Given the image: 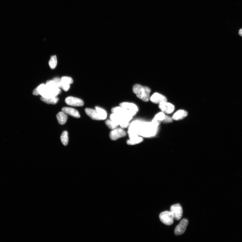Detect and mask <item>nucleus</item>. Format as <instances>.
Segmentation results:
<instances>
[{
    "instance_id": "nucleus-1",
    "label": "nucleus",
    "mask_w": 242,
    "mask_h": 242,
    "mask_svg": "<svg viewBox=\"0 0 242 242\" xmlns=\"http://www.w3.org/2000/svg\"><path fill=\"white\" fill-rule=\"evenodd\" d=\"M159 124L153 120L151 122H142L139 134L144 137H154L157 134Z\"/></svg>"
},
{
    "instance_id": "nucleus-2",
    "label": "nucleus",
    "mask_w": 242,
    "mask_h": 242,
    "mask_svg": "<svg viewBox=\"0 0 242 242\" xmlns=\"http://www.w3.org/2000/svg\"><path fill=\"white\" fill-rule=\"evenodd\" d=\"M132 91L138 98L143 101L147 102L150 100L151 90L149 87L135 84L132 87Z\"/></svg>"
},
{
    "instance_id": "nucleus-3",
    "label": "nucleus",
    "mask_w": 242,
    "mask_h": 242,
    "mask_svg": "<svg viewBox=\"0 0 242 242\" xmlns=\"http://www.w3.org/2000/svg\"><path fill=\"white\" fill-rule=\"evenodd\" d=\"M37 88L40 95L46 98L57 97L61 93L60 88H49L44 84H41Z\"/></svg>"
},
{
    "instance_id": "nucleus-4",
    "label": "nucleus",
    "mask_w": 242,
    "mask_h": 242,
    "mask_svg": "<svg viewBox=\"0 0 242 242\" xmlns=\"http://www.w3.org/2000/svg\"><path fill=\"white\" fill-rule=\"evenodd\" d=\"M112 113H116L131 120L133 116L136 115V112L129 110L122 106H118L112 109Z\"/></svg>"
},
{
    "instance_id": "nucleus-5",
    "label": "nucleus",
    "mask_w": 242,
    "mask_h": 242,
    "mask_svg": "<svg viewBox=\"0 0 242 242\" xmlns=\"http://www.w3.org/2000/svg\"><path fill=\"white\" fill-rule=\"evenodd\" d=\"M159 219L161 222L167 226L172 225L174 219L173 215L170 211H166L161 212L159 215Z\"/></svg>"
},
{
    "instance_id": "nucleus-6",
    "label": "nucleus",
    "mask_w": 242,
    "mask_h": 242,
    "mask_svg": "<svg viewBox=\"0 0 242 242\" xmlns=\"http://www.w3.org/2000/svg\"><path fill=\"white\" fill-rule=\"evenodd\" d=\"M170 211L173 215L174 218L176 220H179L181 219L183 216V209L179 203L171 206Z\"/></svg>"
},
{
    "instance_id": "nucleus-7",
    "label": "nucleus",
    "mask_w": 242,
    "mask_h": 242,
    "mask_svg": "<svg viewBox=\"0 0 242 242\" xmlns=\"http://www.w3.org/2000/svg\"><path fill=\"white\" fill-rule=\"evenodd\" d=\"M159 107L165 114H169L173 113L175 109V106L167 101L160 103L159 104Z\"/></svg>"
},
{
    "instance_id": "nucleus-8",
    "label": "nucleus",
    "mask_w": 242,
    "mask_h": 242,
    "mask_svg": "<svg viewBox=\"0 0 242 242\" xmlns=\"http://www.w3.org/2000/svg\"><path fill=\"white\" fill-rule=\"evenodd\" d=\"M188 224V221L186 219H182L178 225L176 226L175 230V234L176 235H180L184 234Z\"/></svg>"
},
{
    "instance_id": "nucleus-9",
    "label": "nucleus",
    "mask_w": 242,
    "mask_h": 242,
    "mask_svg": "<svg viewBox=\"0 0 242 242\" xmlns=\"http://www.w3.org/2000/svg\"><path fill=\"white\" fill-rule=\"evenodd\" d=\"M65 102L68 105L76 107H81L84 105V102L82 100L72 96L67 97L65 100Z\"/></svg>"
},
{
    "instance_id": "nucleus-10",
    "label": "nucleus",
    "mask_w": 242,
    "mask_h": 242,
    "mask_svg": "<svg viewBox=\"0 0 242 242\" xmlns=\"http://www.w3.org/2000/svg\"><path fill=\"white\" fill-rule=\"evenodd\" d=\"M126 132L122 128L114 129L110 133V137L113 140H116L119 139L126 136Z\"/></svg>"
},
{
    "instance_id": "nucleus-11",
    "label": "nucleus",
    "mask_w": 242,
    "mask_h": 242,
    "mask_svg": "<svg viewBox=\"0 0 242 242\" xmlns=\"http://www.w3.org/2000/svg\"><path fill=\"white\" fill-rule=\"evenodd\" d=\"M150 100L155 104H159L160 103L167 101L166 96L158 93H155L150 97Z\"/></svg>"
},
{
    "instance_id": "nucleus-12",
    "label": "nucleus",
    "mask_w": 242,
    "mask_h": 242,
    "mask_svg": "<svg viewBox=\"0 0 242 242\" xmlns=\"http://www.w3.org/2000/svg\"><path fill=\"white\" fill-rule=\"evenodd\" d=\"M188 114L187 111L183 110H179L173 114L172 118L174 120H181L186 117Z\"/></svg>"
},
{
    "instance_id": "nucleus-13",
    "label": "nucleus",
    "mask_w": 242,
    "mask_h": 242,
    "mask_svg": "<svg viewBox=\"0 0 242 242\" xmlns=\"http://www.w3.org/2000/svg\"><path fill=\"white\" fill-rule=\"evenodd\" d=\"M62 111L67 115H69L74 118H79L81 117L79 112L74 108L65 107L62 109Z\"/></svg>"
},
{
    "instance_id": "nucleus-14",
    "label": "nucleus",
    "mask_w": 242,
    "mask_h": 242,
    "mask_svg": "<svg viewBox=\"0 0 242 242\" xmlns=\"http://www.w3.org/2000/svg\"><path fill=\"white\" fill-rule=\"evenodd\" d=\"M85 113L91 119L94 120H100L98 113L96 110L87 108L85 109Z\"/></svg>"
},
{
    "instance_id": "nucleus-15",
    "label": "nucleus",
    "mask_w": 242,
    "mask_h": 242,
    "mask_svg": "<svg viewBox=\"0 0 242 242\" xmlns=\"http://www.w3.org/2000/svg\"><path fill=\"white\" fill-rule=\"evenodd\" d=\"M120 106L131 111L137 113L139 110L138 106L134 103L124 102L121 103Z\"/></svg>"
},
{
    "instance_id": "nucleus-16",
    "label": "nucleus",
    "mask_w": 242,
    "mask_h": 242,
    "mask_svg": "<svg viewBox=\"0 0 242 242\" xmlns=\"http://www.w3.org/2000/svg\"><path fill=\"white\" fill-rule=\"evenodd\" d=\"M57 118L58 122L60 125H63L67 122L68 116L63 111L59 112L57 115Z\"/></svg>"
},
{
    "instance_id": "nucleus-17",
    "label": "nucleus",
    "mask_w": 242,
    "mask_h": 242,
    "mask_svg": "<svg viewBox=\"0 0 242 242\" xmlns=\"http://www.w3.org/2000/svg\"><path fill=\"white\" fill-rule=\"evenodd\" d=\"M40 100L41 101L48 104H56L59 101V99L57 97L46 98V97H41Z\"/></svg>"
},
{
    "instance_id": "nucleus-18",
    "label": "nucleus",
    "mask_w": 242,
    "mask_h": 242,
    "mask_svg": "<svg viewBox=\"0 0 242 242\" xmlns=\"http://www.w3.org/2000/svg\"><path fill=\"white\" fill-rule=\"evenodd\" d=\"M95 110L98 113L100 120H104L106 119L107 116V113L104 109L96 106Z\"/></svg>"
},
{
    "instance_id": "nucleus-19",
    "label": "nucleus",
    "mask_w": 242,
    "mask_h": 242,
    "mask_svg": "<svg viewBox=\"0 0 242 242\" xmlns=\"http://www.w3.org/2000/svg\"><path fill=\"white\" fill-rule=\"evenodd\" d=\"M143 141V138L141 137L138 136L137 137L129 138L127 141V143L129 145H135L140 143Z\"/></svg>"
},
{
    "instance_id": "nucleus-20",
    "label": "nucleus",
    "mask_w": 242,
    "mask_h": 242,
    "mask_svg": "<svg viewBox=\"0 0 242 242\" xmlns=\"http://www.w3.org/2000/svg\"><path fill=\"white\" fill-rule=\"evenodd\" d=\"M165 116H166V114L163 112L162 111L159 112V113L155 115L153 120L159 123H160L161 122H163Z\"/></svg>"
},
{
    "instance_id": "nucleus-21",
    "label": "nucleus",
    "mask_w": 242,
    "mask_h": 242,
    "mask_svg": "<svg viewBox=\"0 0 242 242\" xmlns=\"http://www.w3.org/2000/svg\"><path fill=\"white\" fill-rule=\"evenodd\" d=\"M61 140L62 143L65 146L67 145L68 142V133L66 131L63 132L61 136Z\"/></svg>"
},
{
    "instance_id": "nucleus-22",
    "label": "nucleus",
    "mask_w": 242,
    "mask_h": 242,
    "mask_svg": "<svg viewBox=\"0 0 242 242\" xmlns=\"http://www.w3.org/2000/svg\"><path fill=\"white\" fill-rule=\"evenodd\" d=\"M57 58L56 56H52L49 62V66L52 69H54L57 66Z\"/></svg>"
},
{
    "instance_id": "nucleus-23",
    "label": "nucleus",
    "mask_w": 242,
    "mask_h": 242,
    "mask_svg": "<svg viewBox=\"0 0 242 242\" xmlns=\"http://www.w3.org/2000/svg\"><path fill=\"white\" fill-rule=\"evenodd\" d=\"M106 124L108 127L110 129H114L117 128L119 126L110 120H108L106 121Z\"/></svg>"
},
{
    "instance_id": "nucleus-24",
    "label": "nucleus",
    "mask_w": 242,
    "mask_h": 242,
    "mask_svg": "<svg viewBox=\"0 0 242 242\" xmlns=\"http://www.w3.org/2000/svg\"><path fill=\"white\" fill-rule=\"evenodd\" d=\"M62 81L63 82H66L70 84H73V79L69 77L63 76L61 78Z\"/></svg>"
},
{
    "instance_id": "nucleus-25",
    "label": "nucleus",
    "mask_w": 242,
    "mask_h": 242,
    "mask_svg": "<svg viewBox=\"0 0 242 242\" xmlns=\"http://www.w3.org/2000/svg\"><path fill=\"white\" fill-rule=\"evenodd\" d=\"M54 81L57 87L59 88H61L62 86V81L61 78H56L53 80Z\"/></svg>"
},
{
    "instance_id": "nucleus-26",
    "label": "nucleus",
    "mask_w": 242,
    "mask_h": 242,
    "mask_svg": "<svg viewBox=\"0 0 242 242\" xmlns=\"http://www.w3.org/2000/svg\"><path fill=\"white\" fill-rule=\"evenodd\" d=\"M70 84L62 81V88L65 91H67L70 88Z\"/></svg>"
},
{
    "instance_id": "nucleus-27",
    "label": "nucleus",
    "mask_w": 242,
    "mask_h": 242,
    "mask_svg": "<svg viewBox=\"0 0 242 242\" xmlns=\"http://www.w3.org/2000/svg\"><path fill=\"white\" fill-rule=\"evenodd\" d=\"M173 119L172 117L167 116L166 115L164 120L163 121V122L164 123H170L173 122Z\"/></svg>"
},
{
    "instance_id": "nucleus-28",
    "label": "nucleus",
    "mask_w": 242,
    "mask_h": 242,
    "mask_svg": "<svg viewBox=\"0 0 242 242\" xmlns=\"http://www.w3.org/2000/svg\"><path fill=\"white\" fill-rule=\"evenodd\" d=\"M33 94L35 96H38L40 95V94L39 93H38L37 88H35L33 91Z\"/></svg>"
},
{
    "instance_id": "nucleus-29",
    "label": "nucleus",
    "mask_w": 242,
    "mask_h": 242,
    "mask_svg": "<svg viewBox=\"0 0 242 242\" xmlns=\"http://www.w3.org/2000/svg\"><path fill=\"white\" fill-rule=\"evenodd\" d=\"M239 34L240 36L242 37V28L240 29L239 31Z\"/></svg>"
}]
</instances>
